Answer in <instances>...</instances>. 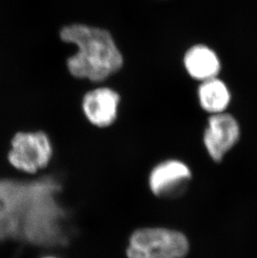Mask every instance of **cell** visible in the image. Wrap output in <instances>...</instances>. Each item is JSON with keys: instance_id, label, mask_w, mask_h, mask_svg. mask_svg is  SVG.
Returning <instances> with one entry per match:
<instances>
[{"instance_id": "6da1fadb", "label": "cell", "mask_w": 257, "mask_h": 258, "mask_svg": "<svg viewBox=\"0 0 257 258\" xmlns=\"http://www.w3.org/2000/svg\"><path fill=\"white\" fill-rule=\"evenodd\" d=\"M52 188L45 181L0 180V241L42 244L53 240Z\"/></svg>"}, {"instance_id": "7a4b0ae2", "label": "cell", "mask_w": 257, "mask_h": 258, "mask_svg": "<svg viewBox=\"0 0 257 258\" xmlns=\"http://www.w3.org/2000/svg\"><path fill=\"white\" fill-rule=\"evenodd\" d=\"M59 36L62 41L76 47L66 63L74 78L101 83L124 66L121 50L106 29L76 23L62 28Z\"/></svg>"}, {"instance_id": "3957f363", "label": "cell", "mask_w": 257, "mask_h": 258, "mask_svg": "<svg viewBox=\"0 0 257 258\" xmlns=\"http://www.w3.org/2000/svg\"><path fill=\"white\" fill-rule=\"evenodd\" d=\"M189 239L180 230L162 226L142 227L131 232L127 241V258H185Z\"/></svg>"}, {"instance_id": "277c9868", "label": "cell", "mask_w": 257, "mask_h": 258, "mask_svg": "<svg viewBox=\"0 0 257 258\" xmlns=\"http://www.w3.org/2000/svg\"><path fill=\"white\" fill-rule=\"evenodd\" d=\"M53 146L49 135L42 131L18 132L11 140L9 163L18 171L36 174L53 160Z\"/></svg>"}, {"instance_id": "5b68a950", "label": "cell", "mask_w": 257, "mask_h": 258, "mask_svg": "<svg viewBox=\"0 0 257 258\" xmlns=\"http://www.w3.org/2000/svg\"><path fill=\"white\" fill-rule=\"evenodd\" d=\"M193 179L190 166L178 158L159 161L149 172L147 183L151 194L163 200L177 199L189 188Z\"/></svg>"}, {"instance_id": "8992f818", "label": "cell", "mask_w": 257, "mask_h": 258, "mask_svg": "<svg viewBox=\"0 0 257 258\" xmlns=\"http://www.w3.org/2000/svg\"><path fill=\"white\" fill-rule=\"evenodd\" d=\"M240 136V123L226 111L208 117L202 135V143L209 157L219 163L237 145Z\"/></svg>"}, {"instance_id": "52a82bcc", "label": "cell", "mask_w": 257, "mask_h": 258, "mask_svg": "<svg viewBox=\"0 0 257 258\" xmlns=\"http://www.w3.org/2000/svg\"><path fill=\"white\" fill-rule=\"evenodd\" d=\"M121 96L108 86H99L85 93L81 110L85 119L98 129L112 126L119 117Z\"/></svg>"}, {"instance_id": "ba28073f", "label": "cell", "mask_w": 257, "mask_h": 258, "mask_svg": "<svg viewBox=\"0 0 257 258\" xmlns=\"http://www.w3.org/2000/svg\"><path fill=\"white\" fill-rule=\"evenodd\" d=\"M183 66L187 75L200 83L218 77L222 69L221 59L217 52L205 44L189 47L183 56Z\"/></svg>"}, {"instance_id": "9c48e42d", "label": "cell", "mask_w": 257, "mask_h": 258, "mask_svg": "<svg viewBox=\"0 0 257 258\" xmlns=\"http://www.w3.org/2000/svg\"><path fill=\"white\" fill-rule=\"evenodd\" d=\"M197 95L200 107L210 115L226 112L232 100L230 87L219 76L201 82Z\"/></svg>"}, {"instance_id": "30bf717a", "label": "cell", "mask_w": 257, "mask_h": 258, "mask_svg": "<svg viewBox=\"0 0 257 258\" xmlns=\"http://www.w3.org/2000/svg\"><path fill=\"white\" fill-rule=\"evenodd\" d=\"M42 258H58L56 257V256H44V257Z\"/></svg>"}]
</instances>
